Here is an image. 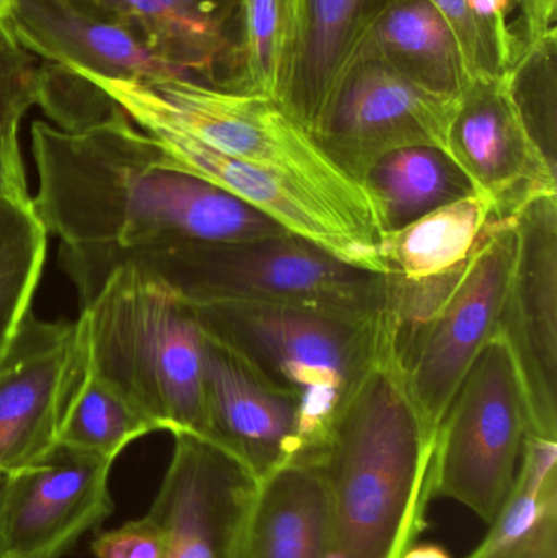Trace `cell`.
<instances>
[{
    "label": "cell",
    "instance_id": "20",
    "mask_svg": "<svg viewBox=\"0 0 557 558\" xmlns=\"http://www.w3.org/2000/svg\"><path fill=\"white\" fill-rule=\"evenodd\" d=\"M359 62L386 65L438 94L460 95L468 84L457 38L428 0H395L360 38L346 71Z\"/></svg>",
    "mask_w": 557,
    "mask_h": 558
},
{
    "label": "cell",
    "instance_id": "27",
    "mask_svg": "<svg viewBox=\"0 0 557 558\" xmlns=\"http://www.w3.org/2000/svg\"><path fill=\"white\" fill-rule=\"evenodd\" d=\"M506 75L533 143L557 169V29L525 43Z\"/></svg>",
    "mask_w": 557,
    "mask_h": 558
},
{
    "label": "cell",
    "instance_id": "11",
    "mask_svg": "<svg viewBox=\"0 0 557 558\" xmlns=\"http://www.w3.org/2000/svg\"><path fill=\"white\" fill-rule=\"evenodd\" d=\"M149 517L167 537V558H234L257 477L226 446L177 432Z\"/></svg>",
    "mask_w": 557,
    "mask_h": 558
},
{
    "label": "cell",
    "instance_id": "7",
    "mask_svg": "<svg viewBox=\"0 0 557 558\" xmlns=\"http://www.w3.org/2000/svg\"><path fill=\"white\" fill-rule=\"evenodd\" d=\"M532 416L522 373L496 331L455 393L435 438V497L496 520L519 474Z\"/></svg>",
    "mask_w": 557,
    "mask_h": 558
},
{
    "label": "cell",
    "instance_id": "22",
    "mask_svg": "<svg viewBox=\"0 0 557 558\" xmlns=\"http://www.w3.org/2000/svg\"><path fill=\"white\" fill-rule=\"evenodd\" d=\"M467 558H557V441L530 435L509 498Z\"/></svg>",
    "mask_w": 557,
    "mask_h": 558
},
{
    "label": "cell",
    "instance_id": "1",
    "mask_svg": "<svg viewBox=\"0 0 557 558\" xmlns=\"http://www.w3.org/2000/svg\"><path fill=\"white\" fill-rule=\"evenodd\" d=\"M33 208L65 247L117 251L219 244L287 229L206 180L170 166L123 110L77 133L35 121Z\"/></svg>",
    "mask_w": 557,
    "mask_h": 558
},
{
    "label": "cell",
    "instance_id": "3",
    "mask_svg": "<svg viewBox=\"0 0 557 558\" xmlns=\"http://www.w3.org/2000/svg\"><path fill=\"white\" fill-rule=\"evenodd\" d=\"M71 281L92 371L156 432L206 435L203 330L192 305L130 260Z\"/></svg>",
    "mask_w": 557,
    "mask_h": 558
},
{
    "label": "cell",
    "instance_id": "6",
    "mask_svg": "<svg viewBox=\"0 0 557 558\" xmlns=\"http://www.w3.org/2000/svg\"><path fill=\"white\" fill-rule=\"evenodd\" d=\"M110 97L128 117L147 114L185 131L239 162L270 173L349 219L382 241L365 190L342 172L277 100L169 78L140 84L71 69Z\"/></svg>",
    "mask_w": 557,
    "mask_h": 558
},
{
    "label": "cell",
    "instance_id": "29",
    "mask_svg": "<svg viewBox=\"0 0 557 558\" xmlns=\"http://www.w3.org/2000/svg\"><path fill=\"white\" fill-rule=\"evenodd\" d=\"M38 58L19 43L0 45V137H19L23 114L38 104Z\"/></svg>",
    "mask_w": 557,
    "mask_h": 558
},
{
    "label": "cell",
    "instance_id": "12",
    "mask_svg": "<svg viewBox=\"0 0 557 558\" xmlns=\"http://www.w3.org/2000/svg\"><path fill=\"white\" fill-rule=\"evenodd\" d=\"M517 252L499 328L522 373L532 435L557 441V196L516 216Z\"/></svg>",
    "mask_w": 557,
    "mask_h": 558
},
{
    "label": "cell",
    "instance_id": "21",
    "mask_svg": "<svg viewBox=\"0 0 557 558\" xmlns=\"http://www.w3.org/2000/svg\"><path fill=\"white\" fill-rule=\"evenodd\" d=\"M229 51L222 90L280 101L293 68L303 0H226Z\"/></svg>",
    "mask_w": 557,
    "mask_h": 558
},
{
    "label": "cell",
    "instance_id": "35",
    "mask_svg": "<svg viewBox=\"0 0 557 558\" xmlns=\"http://www.w3.org/2000/svg\"><path fill=\"white\" fill-rule=\"evenodd\" d=\"M513 3H516L517 10H520V5H522V0H513Z\"/></svg>",
    "mask_w": 557,
    "mask_h": 558
},
{
    "label": "cell",
    "instance_id": "2",
    "mask_svg": "<svg viewBox=\"0 0 557 558\" xmlns=\"http://www.w3.org/2000/svg\"><path fill=\"white\" fill-rule=\"evenodd\" d=\"M425 435L391 347L363 377L320 452L327 558H402L435 498Z\"/></svg>",
    "mask_w": 557,
    "mask_h": 558
},
{
    "label": "cell",
    "instance_id": "18",
    "mask_svg": "<svg viewBox=\"0 0 557 558\" xmlns=\"http://www.w3.org/2000/svg\"><path fill=\"white\" fill-rule=\"evenodd\" d=\"M234 558H327L319 459L283 462L257 478Z\"/></svg>",
    "mask_w": 557,
    "mask_h": 558
},
{
    "label": "cell",
    "instance_id": "8",
    "mask_svg": "<svg viewBox=\"0 0 557 558\" xmlns=\"http://www.w3.org/2000/svg\"><path fill=\"white\" fill-rule=\"evenodd\" d=\"M516 252V218L494 219L437 311L414 330L389 337L409 399L432 441L468 371L499 330Z\"/></svg>",
    "mask_w": 557,
    "mask_h": 558
},
{
    "label": "cell",
    "instance_id": "19",
    "mask_svg": "<svg viewBox=\"0 0 557 558\" xmlns=\"http://www.w3.org/2000/svg\"><path fill=\"white\" fill-rule=\"evenodd\" d=\"M395 0H303L293 68L278 104L311 134L360 38Z\"/></svg>",
    "mask_w": 557,
    "mask_h": 558
},
{
    "label": "cell",
    "instance_id": "23",
    "mask_svg": "<svg viewBox=\"0 0 557 558\" xmlns=\"http://www.w3.org/2000/svg\"><path fill=\"white\" fill-rule=\"evenodd\" d=\"M493 221V203L477 192L440 206L399 231L383 232V270L405 279L448 274L470 260Z\"/></svg>",
    "mask_w": 557,
    "mask_h": 558
},
{
    "label": "cell",
    "instance_id": "32",
    "mask_svg": "<svg viewBox=\"0 0 557 558\" xmlns=\"http://www.w3.org/2000/svg\"><path fill=\"white\" fill-rule=\"evenodd\" d=\"M557 0H522L520 35L523 45L556 28Z\"/></svg>",
    "mask_w": 557,
    "mask_h": 558
},
{
    "label": "cell",
    "instance_id": "24",
    "mask_svg": "<svg viewBox=\"0 0 557 558\" xmlns=\"http://www.w3.org/2000/svg\"><path fill=\"white\" fill-rule=\"evenodd\" d=\"M362 186L382 234L399 231L440 206L476 193L450 154L437 147L388 154L368 170Z\"/></svg>",
    "mask_w": 557,
    "mask_h": 558
},
{
    "label": "cell",
    "instance_id": "28",
    "mask_svg": "<svg viewBox=\"0 0 557 558\" xmlns=\"http://www.w3.org/2000/svg\"><path fill=\"white\" fill-rule=\"evenodd\" d=\"M59 130L77 133L110 120L120 107L90 81L64 65H41L38 104Z\"/></svg>",
    "mask_w": 557,
    "mask_h": 558
},
{
    "label": "cell",
    "instance_id": "33",
    "mask_svg": "<svg viewBox=\"0 0 557 558\" xmlns=\"http://www.w3.org/2000/svg\"><path fill=\"white\" fill-rule=\"evenodd\" d=\"M13 10H15V0H0V45L19 43L13 28Z\"/></svg>",
    "mask_w": 557,
    "mask_h": 558
},
{
    "label": "cell",
    "instance_id": "10",
    "mask_svg": "<svg viewBox=\"0 0 557 558\" xmlns=\"http://www.w3.org/2000/svg\"><path fill=\"white\" fill-rule=\"evenodd\" d=\"M117 459L56 442L0 477V558H62L113 513Z\"/></svg>",
    "mask_w": 557,
    "mask_h": 558
},
{
    "label": "cell",
    "instance_id": "5",
    "mask_svg": "<svg viewBox=\"0 0 557 558\" xmlns=\"http://www.w3.org/2000/svg\"><path fill=\"white\" fill-rule=\"evenodd\" d=\"M61 260L69 278L113 262H134L162 278L190 304L244 302L383 314L388 302L386 275L347 264L291 232L254 241L136 251L61 245Z\"/></svg>",
    "mask_w": 557,
    "mask_h": 558
},
{
    "label": "cell",
    "instance_id": "25",
    "mask_svg": "<svg viewBox=\"0 0 557 558\" xmlns=\"http://www.w3.org/2000/svg\"><path fill=\"white\" fill-rule=\"evenodd\" d=\"M77 324L82 337L81 357L62 413L58 442L118 459L131 442L156 432V428L92 371L78 318Z\"/></svg>",
    "mask_w": 557,
    "mask_h": 558
},
{
    "label": "cell",
    "instance_id": "4",
    "mask_svg": "<svg viewBox=\"0 0 557 558\" xmlns=\"http://www.w3.org/2000/svg\"><path fill=\"white\" fill-rule=\"evenodd\" d=\"M190 305L206 335L296 400L294 459L319 458L343 407L389 343L385 312L244 302Z\"/></svg>",
    "mask_w": 557,
    "mask_h": 558
},
{
    "label": "cell",
    "instance_id": "9",
    "mask_svg": "<svg viewBox=\"0 0 557 558\" xmlns=\"http://www.w3.org/2000/svg\"><path fill=\"white\" fill-rule=\"evenodd\" d=\"M460 95L428 90L405 75L359 62L343 72L314 140L330 160L362 185L388 154L409 147L447 150Z\"/></svg>",
    "mask_w": 557,
    "mask_h": 558
},
{
    "label": "cell",
    "instance_id": "26",
    "mask_svg": "<svg viewBox=\"0 0 557 558\" xmlns=\"http://www.w3.org/2000/svg\"><path fill=\"white\" fill-rule=\"evenodd\" d=\"M48 252V231L33 203L0 196V361L32 314Z\"/></svg>",
    "mask_w": 557,
    "mask_h": 558
},
{
    "label": "cell",
    "instance_id": "16",
    "mask_svg": "<svg viewBox=\"0 0 557 558\" xmlns=\"http://www.w3.org/2000/svg\"><path fill=\"white\" fill-rule=\"evenodd\" d=\"M13 28L20 45L49 64L146 85L189 78L126 29L72 0H15Z\"/></svg>",
    "mask_w": 557,
    "mask_h": 558
},
{
    "label": "cell",
    "instance_id": "30",
    "mask_svg": "<svg viewBox=\"0 0 557 558\" xmlns=\"http://www.w3.org/2000/svg\"><path fill=\"white\" fill-rule=\"evenodd\" d=\"M444 16L460 46L468 82L480 75L504 74L493 46L474 19L468 0H428Z\"/></svg>",
    "mask_w": 557,
    "mask_h": 558
},
{
    "label": "cell",
    "instance_id": "13",
    "mask_svg": "<svg viewBox=\"0 0 557 558\" xmlns=\"http://www.w3.org/2000/svg\"><path fill=\"white\" fill-rule=\"evenodd\" d=\"M447 150L494 219L516 218L542 196H557V169L533 143L504 74L480 75L460 94Z\"/></svg>",
    "mask_w": 557,
    "mask_h": 558
},
{
    "label": "cell",
    "instance_id": "17",
    "mask_svg": "<svg viewBox=\"0 0 557 558\" xmlns=\"http://www.w3.org/2000/svg\"><path fill=\"white\" fill-rule=\"evenodd\" d=\"M140 39L185 77L221 88L228 68L226 0H72Z\"/></svg>",
    "mask_w": 557,
    "mask_h": 558
},
{
    "label": "cell",
    "instance_id": "14",
    "mask_svg": "<svg viewBox=\"0 0 557 558\" xmlns=\"http://www.w3.org/2000/svg\"><path fill=\"white\" fill-rule=\"evenodd\" d=\"M81 348L77 320L26 318L0 361V477L58 442Z\"/></svg>",
    "mask_w": 557,
    "mask_h": 558
},
{
    "label": "cell",
    "instance_id": "34",
    "mask_svg": "<svg viewBox=\"0 0 557 558\" xmlns=\"http://www.w3.org/2000/svg\"><path fill=\"white\" fill-rule=\"evenodd\" d=\"M402 558H451L450 554L444 547L437 544H421V546H412Z\"/></svg>",
    "mask_w": 557,
    "mask_h": 558
},
{
    "label": "cell",
    "instance_id": "31",
    "mask_svg": "<svg viewBox=\"0 0 557 558\" xmlns=\"http://www.w3.org/2000/svg\"><path fill=\"white\" fill-rule=\"evenodd\" d=\"M92 553L97 558H167L169 546L162 527L146 514L100 534L92 543Z\"/></svg>",
    "mask_w": 557,
    "mask_h": 558
},
{
    "label": "cell",
    "instance_id": "15",
    "mask_svg": "<svg viewBox=\"0 0 557 558\" xmlns=\"http://www.w3.org/2000/svg\"><path fill=\"white\" fill-rule=\"evenodd\" d=\"M206 436L234 452L255 477L298 454L296 400L203 331Z\"/></svg>",
    "mask_w": 557,
    "mask_h": 558
}]
</instances>
